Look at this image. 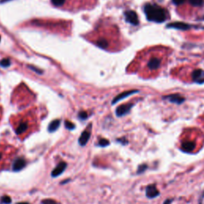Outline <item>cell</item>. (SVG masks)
<instances>
[{
  "label": "cell",
  "mask_w": 204,
  "mask_h": 204,
  "mask_svg": "<svg viewBox=\"0 0 204 204\" xmlns=\"http://www.w3.org/2000/svg\"><path fill=\"white\" fill-rule=\"evenodd\" d=\"M146 17L151 22L164 23L168 19V12L165 9L156 4H147L144 7Z\"/></svg>",
  "instance_id": "6da1fadb"
},
{
  "label": "cell",
  "mask_w": 204,
  "mask_h": 204,
  "mask_svg": "<svg viewBox=\"0 0 204 204\" xmlns=\"http://www.w3.org/2000/svg\"><path fill=\"white\" fill-rule=\"evenodd\" d=\"M125 19L126 21L132 25L139 24V19L137 13L133 11H128L125 12Z\"/></svg>",
  "instance_id": "7a4b0ae2"
},
{
  "label": "cell",
  "mask_w": 204,
  "mask_h": 204,
  "mask_svg": "<svg viewBox=\"0 0 204 204\" xmlns=\"http://www.w3.org/2000/svg\"><path fill=\"white\" fill-rule=\"evenodd\" d=\"M159 195L157 187L155 184H150L146 188V196L148 199H154Z\"/></svg>",
  "instance_id": "3957f363"
},
{
  "label": "cell",
  "mask_w": 204,
  "mask_h": 204,
  "mask_svg": "<svg viewBox=\"0 0 204 204\" xmlns=\"http://www.w3.org/2000/svg\"><path fill=\"white\" fill-rule=\"evenodd\" d=\"M192 80L199 84L204 83V70L202 69H196L193 71L191 74Z\"/></svg>",
  "instance_id": "277c9868"
},
{
  "label": "cell",
  "mask_w": 204,
  "mask_h": 204,
  "mask_svg": "<svg viewBox=\"0 0 204 204\" xmlns=\"http://www.w3.org/2000/svg\"><path fill=\"white\" fill-rule=\"evenodd\" d=\"M26 164V162L23 158L19 157L14 161L13 163V171H21L23 168H25Z\"/></svg>",
  "instance_id": "5b68a950"
},
{
  "label": "cell",
  "mask_w": 204,
  "mask_h": 204,
  "mask_svg": "<svg viewBox=\"0 0 204 204\" xmlns=\"http://www.w3.org/2000/svg\"><path fill=\"white\" fill-rule=\"evenodd\" d=\"M66 166H67V164H66V162L59 163L58 164H57V166L56 167V168L53 170L52 172H51V176L57 177L58 176V175H60L61 174H62L63 171L66 170Z\"/></svg>",
  "instance_id": "8992f818"
},
{
  "label": "cell",
  "mask_w": 204,
  "mask_h": 204,
  "mask_svg": "<svg viewBox=\"0 0 204 204\" xmlns=\"http://www.w3.org/2000/svg\"><path fill=\"white\" fill-rule=\"evenodd\" d=\"M161 64V60L158 57H152L148 62V68L152 70H156L159 69Z\"/></svg>",
  "instance_id": "52a82bcc"
},
{
  "label": "cell",
  "mask_w": 204,
  "mask_h": 204,
  "mask_svg": "<svg viewBox=\"0 0 204 204\" xmlns=\"http://www.w3.org/2000/svg\"><path fill=\"white\" fill-rule=\"evenodd\" d=\"M132 107V104H125L119 106L117 108V109H116V115L118 116H124V115H125L129 112Z\"/></svg>",
  "instance_id": "ba28073f"
},
{
  "label": "cell",
  "mask_w": 204,
  "mask_h": 204,
  "mask_svg": "<svg viewBox=\"0 0 204 204\" xmlns=\"http://www.w3.org/2000/svg\"><path fill=\"white\" fill-rule=\"evenodd\" d=\"M168 27L174 28V29H177V30H188L189 28H190V26L186 24V23H180V22H175V23L168 24Z\"/></svg>",
  "instance_id": "9c48e42d"
},
{
  "label": "cell",
  "mask_w": 204,
  "mask_h": 204,
  "mask_svg": "<svg viewBox=\"0 0 204 204\" xmlns=\"http://www.w3.org/2000/svg\"><path fill=\"white\" fill-rule=\"evenodd\" d=\"M196 148V144L193 141H186L183 143L181 149L185 152H191Z\"/></svg>",
  "instance_id": "30bf717a"
},
{
  "label": "cell",
  "mask_w": 204,
  "mask_h": 204,
  "mask_svg": "<svg viewBox=\"0 0 204 204\" xmlns=\"http://www.w3.org/2000/svg\"><path fill=\"white\" fill-rule=\"evenodd\" d=\"M28 128V123L27 122H25V121H22L19 123V125H18L17 128L15 129V132L18 134V135H22V134L25 133L26 131H27Z\"/></svg>",
  "instance_id": "8fae6325"
},
{
  "label": "cell",
  "mask_w": 204,
  "mask_h": 204,
  "mask_svg": "<svg viewBox=\"0 0 204 204\" xmlns=\"http://www.w3.org/2000/svg\"><path fill=\"white\" fill-rule=\"evenodd\" d=\"M165 98L169 100L170 101L176 103V104H181V103H183V102L184 101V100H185L184 97H181L180 94H172V95L167 96Z\"/></svg>",
  "instance_id": "7c38bea8"
},
{
  "label": "cell",
  "mask_w": 204,
  "mask_h": 204,
  "mask_svg": "<svg viewBox=\"0 0 204 204\" xmlns=\"http://www.w3.org/2000/svg\"><path fill=\"white\" fill-rule=\"evenodd\" d=\"M89 137H90V132L86 131V130L84 131L83 132H82V134H81V137H80L79 140H78L80 145L85 146V144L88 143L89 140Z\"/></svg>",
  "instance_id": "4fadbf2b"
},
{
  "label": "cell",
  "mask_w": 204,
  "mask_h": 204,
  "mask_svg": "<svg viewBox=\"0 0 204 204\" xmlns=\"http://www.w3.org/2000/svg\"><path fill=\"white\" fill-rule=\"evenodd\" d=\"M59 125H60V120H55V121H53L49 125V131L50 132H53L56 131V130L58 128Z\"/></svg>",
  "instance_id": "5bb4252c"
},
{
  "label": "cell",
  "mask_w": 204,
  "mask_h": 204,
  "mask_svg": "<svg viewBox=\"0 0 204 204\" xmlns=\"http://www.w3.org/2000/svg\"><path fill=\"white\" fill-rule=\"evenodd\" d=\"M137 91H136V90H132V91L125 92V93H123V94H120V95L118 96V97H116V98H115V100H113V104H114V103H116V101H118V100H121V99H122V98H124V97H128V96L131 95V94H134V93H137Z\"/></svg>",
  "instance_id": "9a60e30c"
},
{
  "label": "cell",
  "mask_w": 204,
  "mask_h": 204,
  "mask_svg": "<svg viewBox=\"0 0 204 204\" xmlns=\"http://www.w3.org/2000/svg\"><path fill=\"white\" fill-rule=\"evenodd\" d=\"M189 3L194 7H202L204 4L203 0H189Z\"/></svg>",
  "instance_id": "2e32d148"
},
{
  "label": "cell",
  "mask_w": 204,
  "mask_h": 204,
  "mask_svg": "<svg viewBox=\"0 0 204 204\" xmlns=\"http://www.w3.org/2000/svg\"><path fill=\"white\" fill-rule=\"evenodd\" d=\"M11 202V197L7 196H4L0 199V203L1 204H10Z\"/></svg>",
  "instance_id": "e0dca14e"
},
{
  "label": "cell",
  "mask_w": 204,
  "mask_h": 204,
  "mask_svg": "<svg viewBox=\"0 0 204 204\" xmlns=\"http://www.w3.org/2000/svg\"><path fill=\"white\" fill-rule=\"evenodd\" d=\"M109 144V141L106 139H100V141H99V145L100 147H106Z\"/></svg>",
  "instance_id": "ac0fdd59"
},
{
  "label": "cell",
  "mask_w": 204,
  "mask_h": 204,
  "mask_svg": "<svg viewBox=\"0 0 204 204\" xmlns=\"http://www.w3.org/2000/svg\"><path fill=\"white\" fill-rule=\"evenodd\" d=\"M65 125H66V128H68V129L69 130H72L75 128V125H73V123H71L70 121H66V122H65Z\"/></svg>",
  "instance_id": "d6986e66"
},
{
  "label": "cell",
  "mask_w": 204,
  "mask_h": 204,
  "mask_svg": "<svg viewBox=\"0 0 204 204\" xmlns=\"http://www.w3.org/2000/svg\"><path fill=\"white\" fill-rule=\"evenodd\" d=\"M42 204H57V202H56V201L53 200V199H43V200L42 201Z\"/></svg>",
  "instance_id": "ffe728a7"
},
{
  "label": "cell",
  "mask_w": 204,
  "mask_h": 204,
  "mask_svg": "<svg viewBox=\"0 0 204 204\" xmlns=\"http://www.w3.org/2000/svg\"><path fill=\"white\" fill-rule=\"evenodd\" d=\"M147 168L148 166L146 164L140 165V166L139 167L138 170H137V173H138V174H140V173H143L146 169H147Z\"/></svg>",
  "instance_id": "44dd1931"
},
{
  "label": "cell",
  "mask_w": 204,
  "mask_h": 204,
  "mask_svg": "<svg viewBox=\"0 0 204 204\" xmlns=\"http://www.w3.org/2000/svg\"><path fill=\"white\" fill-rule=\"evenodd\" d=\"M10 61L8 60V59H4V60H3L1 62H0V65L2 66H4V67H7V66H10Z\"/></svg>",
  "instance_id": "7402d4cb"
},
{
  "label": "cell",
  "mask_w": 204,
  "mask_h": 204,
  "mask_svg": "<svg viewBox=\"0 0 204 204\" xmlns=\"http://www.w3.org/2000/svg\"><path fill=\"white\" fill-rule=\"evenodd\" d=\"M79 117L82 120L85 119V118L87 117V113H85V112H81V113H80L79 114Z\"/></svg>",
  "instance_id": "603a6c76"
},
{
  "label": "cell",
  "mask_w": 204,
  "mask_h": 204,
  "mask_svg": "<svg viewBox=\"0 0 204 204\" xmlns=\"http://www.w3.org/2000/svg\"><path fill=\"white\" fill-rule=\"evenodd\" d=\"M185 2V0H173V3L175 5H180V4H183V3Z\"/></svg>",
  "instance_id": "cb8c5ba5"
},
{
  "label": "cell",
  "mask_w": 204,
  "mask_h": 204,
  "mask_svg": "<svg viewBox=\"0 0 204 204\" xmlns=\"http://www.w3.org/2000/svg\"><path fill=\"white\" fill-rule=\"evenodd\" d=\"M171 199H167V200L164 201V204H171Z\"/></svg>",
  "instance_id": "d4e9b609"
},
{
  "label": "cell",
  "mask_w": 204,
  "mask_h": 204,
  "mask_svg": "<svg viewBox=\"0 0 204 204\" xmlns=\"http://www.w3.org/2000/svg\"><path fill=\"white\" fill-rule=\"evenodd\" d=\"M17 204H30L29 202H18Z\"/></svg>",
  "instance_id": "484cf974"
},
{
  "label": "cell",
  "mask_w": 204,
  "mask_h": 204,
  "mask_svg": "<svg viewBox=\"0 0 204 204\" xmlns=\"http://www.w3.org/2000/svg\"><path fill=\"white\" fill-rule=\"evenodd\" d=\"M6 1H8V0H1V2H6Z\"/></svg>",
  "instance_id": "4316f807"
},
{
  "label": "cell",
  "mask_w": 204,
  "mask_h": 204,
  "mask_svg": "<svg viewBox=\"0 0 204 204\" xmlns=\"http://www.w3.org/2000/svg\"><path fill=\"white\" fill-rule=\"evenodd\" d=\"M1 157H2V155H1V153H0V159H1Z\"/></svg>",
  "instance_id": "83f0119b"
},
{
  "label": "cell",
  "mask_w": 204,
  "mask_h": 204,
  "mask_svg": "<svg viewBox=\"0 0 204 204\" xmlns=\"http://www.w3.org/2000/svg\"><path fill=\"white\" fill-rule=\"evenodd\" d=\"M0 39H1V38H0Z\"/></svg>",
  "instance_id": "f1b7e54d"
}]
</instances>
